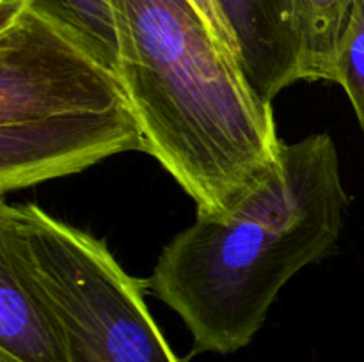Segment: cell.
Wrapping results in <instances>:
<instances>
[{"label":"cell","instance_id":"cell-1","mask_svg":"<svg viewBox=\"0 0 364 362\" xmlns=\"http://www.w3.org/2000/svg\"><path fill=\"white\" fill-rule=\"evenodd\" d=\"M347 206L333 137L283 142L279 162L231 212L198 215L164 247L149 290L183 319L194 353H235L284 284L329 254Z\"/></svg>","mask_w":364,"mask_h":362},{"label":"cell","instance_id":"cell-2","mask_svg":"<svg viewBox=\"0 0 364 362\" xmlns=\"http://www.w3.org/2000/svg\"><path fill=\"white\" fill-rule=\"evenodd\" d=\"M123 80L151 155L219 216L274 169L281 146L272 103L191 0H110Z\"/></svg>","mask_w":364,"mask_h":362},{"label":"cell","instance_id":"cell-3","mask_svg":"<svg viewBox=\"0 0 364 362\" xmlns=\"http://www.w3.org/2000/svg\"><path fill=\"white\" fill-rule=\"evenodd\" d=\"M146 153L123 80L28 0H0V194Z\"/></svg>","mask_w":364,"mask_h":362},{"label":"cell","instance_id":"cell-4","mask_svg":"<svg viewBox=\"0 0 364 362\" xmlns=\"http://www.w3.org/2000/svg\"><path fill=\"white\" fill-rule=\"evenodd\" d=\"M70 362H185L134 284H100L63 312Z\"/></svg>","mask_w":364,"mask_h":362},{"label":"cell","instance_id":"cell-5","mask_svg":"<svg viewBox=\"0 0 364 362\" xmlns=\"http://www.w3.org/2000/svg\"><path fill=\"white\" fill-rule=\"evenodd\" d=\"M0 362H70L59 318L25 256L20 231L0 213Z\"/></svg>","mask_w":364,"mask_h":362},{"label":"cell","instance_id":"cell-6","mask_svg":"<svg viewBox=\"0 0 364 362\" xmlns=\"http://www.w3.org/2000/svg\"><path fill=\"white\" fill-rule=\"evenodd\" d=\"M242 71L256 94L272 103L301 80V52L288 0H219Z\"/></svg>","mask_w":364,"mask_h":362},{"label":"cell","instance_id":"cell-7","mask_svg":"<svg viewBox=\"0 0 364 362\" xmlns=\"http://www.w3.org/2000/svg\"><path fill=\"white\" fill-rule=\"evenodd\" d=\"M358 0H288L301 52V80L334 82L341 41Z\"/></svg>","mask_w":364,"mask_h":362},{"label":"cell","instance_id":"cell-8","mask_svg":"<svg viewBox=\"0 0 364 362\" xmlns=\"http://www.w3.org/2000/svg\"><path fill=\"white\" fill-rule=\"evenodd\" d=\"M28 4L80 35L117 70L119 41L110 0H28Z\"/></svg>","mask_w":364,"mask_h":362},{"label":"cell","instance_id":"cell-9","mask_svg":"<svg viewBox=\"0 0 364 362\" xmlns=\"http://www.w3.org/2000/svg\"><path fill=\"white\" fill-rule=\"evenodd\" d=\"M336 84L347 92L364 131V0H358L341 41Z\"/></svg>","mask_w":364,"mask_h":362},{"label":"cell","instance_id":"cell-10","mask_svg":"<svg viewBox=\"0 0 364 362\" xmlns=\"http://www.w3.org/2000/svg\"><path fill=\"white\" fill-rule=\"evenodd\" d=\"M194 4L196 9L199 11V14L203 16V20L206 21L212 32L215 34V38L223 43L226 48H230L231 52L237 55V46H235L233 35H231L230 27H228L226 20L223 16V11H220L219 0H191ZM238 59V57H237Z\"/></svg>","mask_w":364,"mask_h":362}]
</instances>
